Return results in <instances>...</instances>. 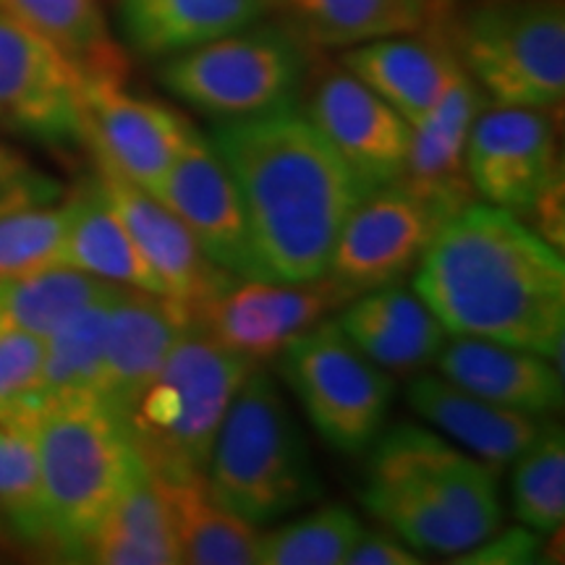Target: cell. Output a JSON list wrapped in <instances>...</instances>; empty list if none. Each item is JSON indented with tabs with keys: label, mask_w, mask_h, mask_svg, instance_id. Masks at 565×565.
Here are the masks:
<instances>
[{
	"label": "cell",
	"mask_w": 565,
	"mask_h": 565,
	"mask_svg": "<svg viewBox=\"0 0 565 565\" xmlns=\"http://www.w3.org/2000/svg\"><path fill=\"white\" fill-rule=\"evenodd\" d=\"M414 273V291L448 335L515 345L561 366L563 254L513 212L469 204L440 225Z\"/></svg>",
	"instance_id": "obj_1"
},
{
	"label": "cell",
	"mask_w": 565,
	"mask_h": 565,
	"mask_svg": "<svg viewBox=\"0 0 565 565\" xmlns=\"http://www.w3.org/2000/svg\"><path fill=\"white\" fill-rule=\"evenodd\" d=\"M249 221L265 280H317L345 217L366 192L333 147L296 108L210 131Z\"/></svg>",
	"instance_id": "obj_2"
},
{
	"label": "cell",
	"mask_w": 565,
	"mask_h": 565,
	"mask_svg": "<svg viewBox=\"0 0 565 565\" xmlns=\"http://www.w3.org/2000/svg\"><path fill=\"white\" fill-rule=\"evenodd\" d=\"M494 475L419 424H395L372 443L362 503L414 553L456 557L500 529Z\"/></svg>",
	"instance_id": "obj_3"
},
{
	"label": "cell",
	"mask_w": 565,
	"mask_h": 565,
	"mask_svg": "<svg viewBox=\"0 0 565 565\" xmlns=\"http://www.w3.org/2000/svg\"><path fill=\"white\" fill-rule=\"evenodd\" d=\"M47 555L84 563L92 534L145 475L129 424L100 398L40 406L32 422Z\"/></svg>",
	"instance_id": "obj_4"
},
{
	"label": "cell",
	"mask_w": 565,
	"mask_h": 565,
	"mask_svg": "<svg viewBox=\"0 0 565 565\" xmlns=\"http://www.w3.org/2000/svg\"><path fill=\"white\" fill-rule=\"evenodd\" d=\"M204 487L252 526H267L322 498V482L299 422L273 374L259 364L233 395L212 445Z\"/></svg>",
	"instance_id": "obj_5"
},
{
	"label": "cell",
	"mask_w": 565,
	"mask_h": 565,
	"mask_svg": "<svg viewBox=\"0 0 565 565\" xmlns=\"http://www.w3.org/2000/svg\"><path fill=\"white\" fill-rule=\"evenodd\" d=\"M254 366L196 328L183 333L124 416L141 463L154 479L204 482L225 412Z\"/></svg>",
	"instance_id": "obj_6"
},
{
	"label": "cell",
	"mask_w": 565,
	"mask_h": 565,
	"mask_svg": "<svg viewBox=\"0 0 565 565\" xmlns=\"http://www.w3.org/2000/svg\"><path fill=\"white\" fill-rule=\"evenodd\" d=\"M487 103L557 110L565 97L563 0H477L440 26Z\"/></svg>",
	"instance_id": "obj_7"
},
{
	"label": "cell",
	"mask_w": 565,
	"mask_h": 565,
	"mask_svg": "<svg viewBox=\"0 0 565 565\" xmlns=\"http://www.w3.org/2000/svg\"><path fill=\"white\" fill-rule=\"evenodd\" d=\"M307 79V42L291 26L254 24L171 55L162 87L212 121H246L291 110Z\"/></svg>",
	"instance_id": "obj_8"
},
{
	"label": "cell",
	"mask_w": 565,
	"mask_h": 565,
	"mask_svg": "<svg viewBox=\"0 0 565 565\" xmlns=\"http://www.w3.org/2000/svg\"><path fill=\"white\" fill-rule=\"evenodd\" d=\"M282 380L317 435L345 456H362L385 429L395 383L343 333L322 320L294 338L278 356Z\"/></svg>",
	"instance_id": "obj_9"
},
{
	"label": "cell",
	"mask_w": 565,
	"mask_h": 565,
	"mask_svg": "<svg viewBox=\"0 0 565 565\" xmlns=\"http://www.w3.org/2000/svg\"><path fill=\"white\" fill-rule=\"evenodd\" d=\"M84 145L95 162L154 192L196 134L194 124L166 103L126 89V71H82Z\"/></svg>",
	"instance_id": "obj_10"
},
{
	"label": "cell",
	"mask_w": 565,
	"mask_h": 565,
	"mask_svg": "<svg viewBox=\"0 0 565 565\" xmlns=\"http://www.w3.org/2000/svg\"><path fill=\"white\" fill-rule=\"evenodd\" d=\"M351 299L353 294L328 275L301 282L236 278L189 309L192 328L259 364Z\"/></svg>",
	"instance_id": "obj_11"
},
{
	"label": "cell",
	"mask_w": 565,
	"mask_h": 565,
	"mask_svg": "<svg viewBox=\"0 0 565 565\" xmlns=\"http://www.w3.org/2000/svg\"><path fill=\"white\" fill-rule=\"evenodd\" d=\"M82 68L0 11V131L42 147L84 145Z\"/></svg>",
	"instance_id": "obj_12"
},
{
	"label": "cell",
	"mask_w": 565,
	"mask_h": 565,
	"mask_svg": "<svg viewBox=\"0 0 565 565\" xmlns=\"http://www.w3.org/2000/svg\"><path fill=\"white\" fill-rule=\"evenodd\" d=\"M466 173L479 200L521 221L532 215L563 181L553 110L487 103L466 139Z\"/></svg>",
	"instance_id": "obj_13"
},
{
	"label": "cell",
	"mask_w": 565,
	"mask_h": 565,
	"mask_svg": "<svg viewBox=\"0 0 565 565\" xmlns=\"http://www.w3.org/2000/svg\"><path fill=\"white\" fill-rule=\"evenodd\" d=\"M443 223L398 181L374 189L345 217L324 275L353 296L395 286L416 270Z\"/></svg>",
	"instance_id": "obj_14"
},
{
	"label": "cell",
	"mask_w": 565,
	"mask_h": 565,
	"mask_svg": "<svg viewBox=\"0 0 565 565\" xmlns=\"http://www.w3.org/2000/svg\"><path fill=\"white\" fill-rule=\"evenodd\" d=\"M186 225L210 263L244 280H265L236 181L212 141L196 131L154 192Z\"/></svg>",
	"instance_id": "obj_15"
},
{
	"label": "cell",
	"mask_w": 565,
	"mask_h": 565,
	"mask_svg": "<svg viewBox=\"0 0 565 565\" xmlns=\"http://www.w3.org/2000/svg\"><path fill=\"white\" fill-rule=\"evenodd\" d=\"M303 116L333 147L366 194L398 181L412 126L349 71H330L315 84Z\"/></svg>",
	"instance_id": "obj_16"
},
{
	"label": "cell",
	"mask_w": 565,
	"mask_h": 565,
	"mask_svg": "<svg viewBox=\"0 0 565 565\" xmlns=\"http://www.w3.org/2000/svg\"><path fill=\"white\" fill-rule=\"evenodd\" d=\"M192 328V309L173 296L118 288L108 317L100 401L121 416L166 364L168 353Z\"/></svg>",
	"instance_id": "obj_17"
},
{
	"label": "cell",
	"mask_w": 565,
	"mask_h": 565,
	"mask_svg": "<svg viewBox=\"0 0 565 565\" xmlns=\"http://www.w3.org/2000/svg\"><path fill=\"white\" fill-rule=\"evenodd\" d=\"M484 105V92L461 68L440 103L412 126L398 183L427 202L443 221H450L477 202L475 186L466 173V139Z\"/></svg>",
	"instance_id": "obj_18"
},
{
	"label": "cell",
	"mask_w": 565,
	"mask_h": 565,
	"mask_svg": "<svg viewBox=\"0 0 565 565\" xmlns=\"http://www.w3.org/2000/svg\"><path fill=\"white\" fill-rule=\"evenodd\" d=\"M95 175L116 215L129 231L131 242L137 244L150 270L158 275L168 296L192 307L236 280V275L210 263L186 225L150 192L100 162H97Z\"/></svg>",
	"instance_id": "obj_19"
},
{
	"label": "cell",
	"mask_w": 565,
	"mask_h": 565,
	"mask_svg": "<svg viewBox=\"0 0 565 565\" xmlns=\"http://www.w3.org/2000/svg\"><path fill=\"white\" fill-rule=\"evenodd\" d=\"M427 30L433 34L414 32L370 40L345 47L341 55V66L377 92L408 126L419 124L461 74V63L445 32L440 26Z\"/></svg>",
	"instance_id": "obj_20"
},
{
	"label": "cell",
	"mask_w": 565,
	"mask_h": 565,
	"mask_svg": "<svg viewBox=\"0 0 565 565\" xmlns=\"http://www.w3.org/2000/svg\"><path fill=\"white\" fill-rule=\"evenodd\" d=\"M437 372L463 391L529 416L563 406V374L553 359L515 345L458 338L437 353Z\"/></svg>",
	"instance_id": "obj_21"
},
{
	"label": "cell",
	"mask_w": 565,
	"mask_h": 565,
	"mask_svg": "<svg viewBox=\"0 0 565 565\" xmlns=\"http://www.w3.org/2000/svg\"><path fill=\"white\" fill-rule=\"evenodd\" d=\"M335 322L364 356L395 374L419 372L448 341V330L433 309L398 282L353 296Z\"/></svg>",
	"instance_id": "obj_22"
},
{
	"label": "cell",
	"mask_w": 565,
	"mask_h": 565,
	"mask_svg": "<svg viewBox=\"0 0 565 565\" xmlns=\"http://www.w3.org/2000/svg\"><path fill=\"white\" fill-rule=\"evenodd\" d=\"M406 401L424 422L454 437L466 454L484 461L494 471L511 466L545 427L542 416L494 406L445 380L443 374L416 377L408 385Z\"/></svg>",
	"instance_id": "obj_23"
},
{
	"label": "cell",
	"mask_w": 565,
	"mask_h": 565,
	"mask_svg": "<svg viewBox=\"0 0 565 565\" xmlns=\"http://www.w3.org/2000/svg\"><path fill=\"white\" fill-rule=\"evenodd\" d=\"M63 210H66V225H63L61 267L79 270L113 286L166 294L158 275L150 270L121 217L105 196L97 175H89L68 196H63Z\"/></svg>",
	"instance_id": "obj_24"
},
{
	"label": "cell",
	"mask_w": 565,
	"mask_h": 565,
	"mask_svg": "<svg viewBox=\"0 0 565 565\" xmlns=\"http://www.w3.org/2000/svg\"><path fill=\"white\" fill-rule=\"evenodd\" d=\"M273 0H124L121 26L134 53L171 58L265 17Z\"/></svg>",
	"instance_id": "obj_25"
},
{
	"label": "cell",
	"mask_w": 565,
	"mask_h": 565,
	"mask_svg": "<svg viewBox=\"0 0 565 565\" xmlns=\"http://www.w3.org/2000/svg\"><path fill=\"white\" fill-rule=\"evenodd\" d=\"M291 30L315 47L362 42L440 26V0H273Z\"/></svg>",
	"instance_id": "obj_26"
},
{
	"label": "cell",
	"mask_w": 565,
	"mask_h": 565,
	"mask_svg": "<svg viewBox=\"0 0 565 565\" xmlns=\"http://www.w3.org/2000/svg\"><path fill=\"white\" fill-rule=\"evenodd\" d=\"M118 288L121 286L108 282L95 299L42 338L40 406L71 398H100L105 335Z\"/></svg>",
	"instance_id": "obj_27"
},
{
	"label": "cell",
	"mask_w": 565,
	"mask_h": 565,
	"mask_svg": "<svg viewBox=\"0 0 565 565\" xmlns=\"http://www.w3.org/2000/svg\"><path fill=\"white\" fill-rule=\"evenodd\" d=\"M84 563L97 565H175L179 550L166 498L150 471H145L103 524L92 534Z\"/></svg>",
	"instance_id": "obj_28"
},
{
	"label": "cell",
	"mask_w": 565,
	"mask_h": 565,
	"mask_svg": "<svg viewBox=\"0 0 565 565\" xmlns=\"http://www.w3.org/2000/svg\"><path fill=\"white\" fill-rule=\"evenodd\" d=\"M179 550L189 565L257 563L259 532L210 498L204 482H160Z\"/></svg>",
	"instance_id": "obj_29"
},
{
	"label": "cell",
	"mask_w": 565,
	"mask_h": 565,
	"mask_svg": "<svg viewBox=\"0 0 565 565\" xmlns=\"http://www.w3.org/2000/svg\"><path fill=\"white\" fill-rule=\"evenodd\" d=\"M0 11L53 42L82 71H126L100 0H0Z\"/></svg>",
	"instance_id": "obj_30"
},
{
	"label": "cell",
	"mask_w": 565,
	"mask_h": 565,
	"mask_svg": "<svg viewBox=\"0 0 565 565\" xmlns=\"http://www.w3.org/2000/svg\"><path fill=\"white\" fill-rule=\"evenodd\" d=\"M47 555L32 422L0 419V547Z\"/></svg>",
	"instance_id": "obj_31"
},
{
	"label": "cell",
	"mask_w": 565,
	"mask_h": 565,
	"mask_svg": "<svg viewBox=\"0 0 565 565\" xmlns=\"http://www.w3.org/2000/svg\"><path fill=\"white\" fill-rule=\"evenodd\" d=\"M362 519L341 503H330L273 532L259 534V565H343L362 534Z\"/></svg>",
	"instance_id": "obj_32"
},
{
	"label": "cell",
	"mask_w": 565,
	"mask_h": 565,
	"mask_svg": "<svg viewBox=\"0 0 565 565\" xmlns=\"http://www.w3.org/2000/svg\"><path fill=\"white\" fill-rule=\"evenodd\" d=\"M513 511L540 534L561 532L565 519V435L545 422L524 454L515 458Z\"/></svg>",
	"instance_id": "obj_33"
},
{
	"label": "cell",
	"mask_w": 565,
	"mask_h": 565,
	"mask_svg": "<svg viewBox=\"0 0 565 565\" xmlns=\"http://www.w3.org/2000/svg\"><path fill=\"white\" fill-rule=\"evenodd\" d=\"M63 202L0 217V280L61 267Z\"/></svg>",
	"instance_id": "obj_34"
},
{
	"label": "cell",
	"mask_w": 565,
	"mask_h": 565,
	"mask_svg": "<svg viewBox=\"0 0 565 565\" xmlns=\"http://www.w3.org/2000/svg\"><path fill=\"white\" fill-rule=\"evenodd\" d=\"M42 338L0 333V419L34 422L40 412Z\"/></svg>",
	"instance_id": "obj_35"
},
{
	"label": "cell",
	"mask_w": 565,
	"mask_h": 565,
	"mask_svg": "<svg viewBox=\"0 0 565 565\" xmlns=\"http://www.w3.org/2000/svg\"><path fill=\"white\" fill-rule=\"evenodd\" d=\"M63 200V186L51 173L0 139V217L47 207Z\"/></svg>",
	"instance_id": "obj_36"
},
{
	"label": "cell",
	"mask_w": 565,
	"mask_h": 565,
	"mask_svg": "<svg viewBox=\"0 0 565 565\" xmlns=\"http://www.w3.org/2000/svg\"><path fill=\"white\" fill-rule=\"evenodd\" d=\"M545 536L529 526L508 529L503 534H490L477 547H471L466 557H454L456 563H475V565H524L540 563L545 553Z\"/></svg>",
	"instance_id": "obj_37"
},
{
	"label": "cell",
	"mask_w": 565,
	"mask_h": 565,
	"mask_svg": "<svg viewBox=\"0 0 565 565\" xmlns=\"http://www.w3.org/2000/svg\"><path fill=\"white\" fill-rule=\"evenodd\" d=\"M424 557L387 529H362L345 565H419Z\"/></svg>",
	"instance_id": "obj_38"
},
{
	"label": "cell",
	"mask_w": 565,
	"mask_h": 565,
	"mask_svg": "<svg viewBox=\"0 0 565 565\" xmlns=\"http://www.w3.org/2000/svg\"><path fill=\"white\" fill-rule=\"evenodd\" d=\"M477 3V0H440V17H443V24L448 21L450 13H456L458 9H463V6H471ZM440 24V26H443Z\"/></svg>",
	"instance_id": "obj_39"
}]
</instances>
